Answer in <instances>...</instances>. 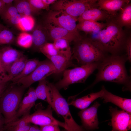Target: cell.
I'll return each instance as SVG.
<instances>
[{
  "mask_svg": "<svg viewBox=\"0 0 131 131\" xmlns=\"http://www.w3.org/2000/svg\"><path fill=\"white\" fill-rule=\"evenodd\" d=\"M127 60L126 56L112 55L107 56L100 62L95 80L90 87L104 81L122 84L124 86V90L130 91L131 79L125 66Z\"/></svg>",
  "mask_w": 131,
  "mask_h": 131,
  "instance_id": "1",
  "label": "cell"
},
{
  "mask_svg": "<svg viewBox=\"0 0 131 131\" xmlns=\"http://www.w3.org/2000/svg\"><path fill=\"white\" fill-rule=\"evenodd\" d=\"M106 25L99 33L97 40L102 50L112 55H119L124 49L127 39L125 33L115 18L106 22Z\"/></svg>",
  "mask_w": 131,
  "mask_h": 131,
  "instance_id": "2",
  "label": "cell"
},
{
  "mask_svg": "<svg viewBox=\"0 0 131 131\" xmlns=\"http://www.w3.org/2000/svg\"><path fill=\"white\" fill-rule=\"evenodd\" d=\"M97 40L81 36L74 41L72 59L81 66L102 61L107 56Z\"/></svg>",
  "mask_w": 131,
  "mask_h": 131,
  "instance_id": "3",
  "label": "cell"
},
{
  "mask_svg": "<svg viewBox=\"0 0 131 131\" xmlns=\"http://www.w3.org/2000/svg\"><path fill=\"white\" fill-rule=\"evenodd\" d=\"M12 84L0 96V110L6 124L17 120L16 113L25 88L22 85Z\"/></svg>",
  "mask_w": 131,
  "mask_h": 131,
  "instance_id": "4",
  "label": "cell"
},
{
  "mask_svg": "<svg viewBox=\"0 0 131 131\" xmlns=\"http://www.w3.org/2000/svg\"><path fill=\"white\" fill-rule=\"evenodd\" d=\"M52 101V108L63 118L68 131H86L83 127L78 124L70 113L68 103L59 93L55 85L48 82Z\"/></svg>",
  "mask_w": 131,
  "mask_h": 131,
  "instance_id": "5",
  "label": "cell"
},
{
  "mask_svg": "<svg viewBox=\"0 0 131 131\" xmlns=\"http://www.w3.org/2000/svg\"><path fill=\"white\" fill-rule=\"evenodd\" d=\"M100 62L81 66L64 71L62 79L55 85L58 90L66 89L73 83H83L88 77L97 69Z\"/></svg>",
  "mask_w": 131,
  "mask_h": 131,
  "instance_id": "6",
  "label": "cell"
},
{
  "mask_svg": "<svg viewBox=\"0 0 131 131\" xmlns=\"http://www.w3.org/2000/svg\"><path fill=\"white\" fill-rule=\"evenodd\" d=\"M97 0H57L51 6L52 10L64 12L77 18L86 11L98 8Z\"/></svg>",
  "mask_w": 131,
  "mask_h": 131,
  "instance_id": "7",
  "label": "cell"
},
{
  "mask_svg": "<svg viewBox=\"0 0 131 131\" xmlns=\"http://www.w3.org/2000/svg\"><path fill=\"white\" fill-rule=\"evenodd\" d=\"M55 69L49 60L40 61L34 70L28 76L23 77L13 84H20L25 88L29 87L34 83L46 78L49 75L55 73Z\"/></svg>",
  "mask_w": 131,
  "mask_h": 131,
  "instance_id": "8",
  "label": "cell"
},
{
  "mask_svg": "<svg viewBox=\"0 0 131 131\" xmlns=\"http://www.w3.org/2000/svg\"><path fill=\"white\" fill-rule=\"evenodd\" d=\"M51 108L49 106L45 109L38 108L32 114L23 117L28 123H32L40 126L49 125H57L63 128L66 131H68L64 123L57 120L53 117Z\"/></svg>",
  "mask_w": 131,
  "mask_h": 131,
  "instance_id": "9",
  "label": "cell"
},
{
  "mask_svg": "<svg viewBox=\"0 0 131 131\" xmlns=\"http://www.w3.org/2000/svg\"><path fill=\"white\" fill-rule=\"evenodd\" d=\"M77 18L62 11L52 10L47 15L45 23L51 24L73 32L79 33L77 28Z\"/></svg>",
  "mask_w": 131,
  "mask_h": 131,
  "instance_id": "10",
  "label": "cell"
},
{
  "mask_svg": "<svg viewBox=\"0 0 131 131\" xmlns=\"http://www.w3.org/2000/svg\"><path fill=\"white\" fill-rule=\"evenodd\" d=\"M109 110L111 118L109 124L112 127L111 131H128L131 129V114L117 107L111 106Z\"/></svg>",
  "mask_w": 131,
  "mask_h": 131,
  "instance_id": "11",
  "label": "cell"
},
{
  "mask_svg": "<svg viewBox=\"0 0 131 131\" xmlns=\"http://www.w3.org/2000/svg\"><path fill=\"white\" fill-rule=\"evenodd\" d=\"M100 104L96 101L90 107L82 110L78 113L82 126L86 131H92L98 128V110Z\"/></svg>",
  "mask_w": 131,
  "mask_h": 131,
  "instance_id": "12",
  "label": "cell"
},
{
  "mask_svg": "<svg viewBox=\"0 0 131 131\" xmlns=\"http://www.w3.org/2000/svg\"><path fill=\"white\" fill-rule=\"evenodd\" d=\"M44 26L47 30L49 38L54 41L62 39L70 42L74 41L81 36L79 33L73 32L51 24L45 23Z\"/></svg>",
  "mask_w": 131,
  "mask_h": 131,
  "instance_id": "13",
  "label": "cell"
},
{
  "mask_svg": "<svg viewBox=\"0 0 131 131\" xmlns=\"http://www.w3.org/2000/svg\"><path fill=\"white\" fill-rule=\"evenodd\" d=\"M0 51L1 62L6 73H8L11 65L24 55L22 52L10 46L3 47Z\"/></svg>",
  "mask_w": 131,
  "mask_h": 131,
  "instance_id": "14",
  "label": "cell"
},
{
  "mask_svg": "<svg viewBox=\"0 0 131 131\" xmlns=\"http://www.w3.org/2000/svg\"><path fill=\"white\" fill-rule=\"evenodd\" d=\"M37 99L35 89L32 87H30L27 95L23 98L19 105L16 115L17 120L20 117L29 115L31 109Z\"/></svg>",
  "mask_w": 131,
  "mask_h": 131,
  "instance_id": "15",
  "label": "cell"
},
{
  "mask_svg": "<svg viewBox=\"0 0 131 131\" xmlns=\"http://www.w3.org/2000/svg\"><path fill=\"white\" fill-rule=\"evenodd\" d=\"M104 91L101 98L104 103L110 102L116 105L123 110L131 114V99L115 95L107 90L104 86L102 87Z\"/></svg>",
  "mask_w": 131,
  "mask_h": 131,
  "instance_id": "16",
  "label": "cell"
},
{
  "mask_svg": "<svg viewBox=\"0 0 131 131\" xmlns=\"http://www.w3.org/2000/svg\"><path fill=\"white\" fill-rule=\"evenodd\" d=\"M114 18L106 11L96 8L86 11L77 18V20L79 22L83 20L94 22L104 21H107Z\"/></svg>",
  "mask_w": 131,
  "mask_h": 131,
  "instance_id": "17",
  "label": "cell"
},
{
  "mask_svg": "<svg viewBox=\"0 0 131 131\" xmlns=\"http://www.w3.org/2000/svg\"><path fill=\"white\" fill-rule=\"evenodd\" d=\"M129 0H99L98 2L99 8L104 10L113 17L117 16V12L126 4L130 2Z\"/></svg>",
  "mask_w": 131,
  "mask_h": 131,
  "instance_id": "18",
  "label": "cell"
},
{
  "mask_svg": "<svg viewBox=\"0 0 131 131\" xmlns=\"http://www.w3.org/2000/svg\"><path fill=\"white\" fill-rule=\"evenodd\" d=\"M33 39V46L36 50L40 49L47 42L49 38L47 30L44 25L41 24L36 25L33 28L31 34Z\"/></svg>",
  "mask_w": 131,
  "mask_h": 131,
  "instance_id": "19",
  "label": "cell"
},
{
  "mask_svg": "<svg viewBox=\"0 0 131 131\" xmlns=\"http://www.w3.org/2000/svg\"><path fill=\"white\" fill-rule=\"evenodd\" d=\"M104 93L103 88L100 91L95 93H92L84 96L74 100L68 103L81 110L87 108L95 100L101 98Z\"/></svg>",
  "mask_w": 131,
  "mask_h": 131,
  "instance_id": "20",
  "label": "cell"
},
{
  "mask_svg": "<svg viewBox=\"0 0 131 131\" xmlns=\"http://www.w3.org/2000/svg\"><path fill=\"white\" fill-rule=\"evenodd\" d=\"M106 23H100L88 20H83L79 22L77 25V28L86 33H97L106 25Z\"/></svg>",
  "mask_w": 131,
  "mask_h": 131,
  "instance_id": "21",
  "label": "cell"
},
{
  "mask_svg": "<svg viewBox=\"0 0 131 131\" xmlns=\"http://www.w3.org/2000/svg\"><path fill=\"white\" fill-rule=\"evenodd\" d=\"M48 58L53 65L55 68L56 74L64 71L70 66H75L72 62L71 58L59 54Z\"/></svg>",
  "mask_w": 131,
  "mask_h": 131,
  "instance_id": "22",
  "label": "cell"
},
{
  "mask_svg": "<svg viewBox=\"0 0 131 131\" xmlns=\"http://www.w3.org/2000/svg\"><path fill=\"white\" fill-rule=\"evenodd\" d=\"M38 86L35 89L37 99L47 102L52 108V101L49 88L47 85V81L46 78L39 81Z\"/></svg>",
  "mask_w": 131,
  "mask_h": 131,
  "instance_id": "23",
  "label": "cell"
},
{
  "mask_svg": "<svg viewBox=\"0 0 131 131\" xmlns=\"http://www.w3.org/2000/svg\"><path fill=\"white\" fill-rule=\"evenodd\" d=\"M115 20L121 27L128 28L131 26V4L129 3L125 5L119 11Z\"/></svg>",
  "mask_w": 131,
  "mask_h": 131,
  "instance_id": "24",
  "label": "cell"
},
{
  "mask_svg": "<svg viewBox=\"0 0 131 131\" xmlns=\"http://www.w3.org/2000/svg\"><path fill=\"white\" fill-rule=\"evenodd\" d=\"M14 2L18 13L23 16H30L40 13V10L34 7L28 0H14Z\"/></svg>",
  "mask_w": 131,
  "mask_h": 131,
  "instance_id": "25",
  "label": "cell"
},
{
  "mask_svg": "<svg viewBox=\"0 0 131 131\" xmlns=\"http://www.w3.org/2000/svg\"><path fill=\"white\" fill-rule=\"evenodd\" d=\"M28 59L26 56L23 55L11 65L7 75V78L8 81H11L22 72Z\"/></svg>",
  "mask_w": 131,
  "mask_h": 131,
  "instance_id": "26",
  "label": "cell"
},
{
  "mask_svg": "<svg viewBox=\"0 0 131 131\" xmlns=\"http://www.w3.org/2000/svg\"><path fill=\"white\" fill-rule=\"evenodd\" d=\"M69 43L66 40L60 39L54 41L53 43L59 54L72 59V53Z\"/></svg>",
  "mask_w": 131,
  "mask_h": 131,
  "instance_id": "27",
  "label": "cell"
},
{
  "mask_svg": "<svg viewBox=\"0 0 131 131\" xmlns=\"http://www.w3.org/2000/svg\"><path fill=\"white\" fill-rule=\"evenodd\" d=\"M3 128L7 131H29L31 125L27 123L24 117L21 119L6 124Z\"/></svg>",
  "mask_w": 131,
  "mask_h": 131,
  "instance_id": "28",
  "label": "cell"
},
{
  "mask_svg": "<svg viewBox=\"0 0 131 131\" xmlns=\"http://www.w3.org/2000/svg\"><path fill=\"white\" fill-rule=\"evenodd\" d=\"M39 62L36 59H28L22 72L12 80L13 83L30 74L36 67Z\"/></svg>",
  "mask_w": 131,
  "mask_h": 131,
  "instance_id": "29",
  "label": "cell"
},
{
  "mask_svg": "<svg viewBox=\"0 0 131 131\" xmlns=\"http://www.w3.org/2000/svg\"><path fill=\"white\" fill-rule=\"evenodd\" d=\"M17 44L25 48H30L33 45V39L32 34L26 32L20 33L16 40Z\"/></svg>",
  "mask_w": 131,
  "mask_h": 131,
  "instance_id": "30",
  "label": "cell"
},
{
  "mask_svg": "<svg viewBox=\"0 0 131 131\" xmlns=\"http://www.w3.org/2000/svg\"><path fill=\"white\" fill-rule=\"evenodd\" d=\"M15 40L13 33L6 28L0 31V45L12 43Z\"/></svg>",
  "mask_w": 131,
  "mask_h": 131,
  "instance_id": "31",
  "label": "cell"
},
{
  "mask_svg": "<svg viewBox=\"0 0 131 131\" xmlns=\"http://www.w3.org/2000/svg\"><path fill=\"white\" fill-rule=\"evenodd\" d=\"M18 13L14 5H5L0 14L1 18L6 22L12 16Z\"/></svg>",
  "mask_w": 131,
  "mask_h": 131,
  "instance_id": "32",
  "label": "cell"
},
{
  "mask_svg": "<svg viewBox=\"0 0 131 131\" xmlns=\"http://www.w3.org/2000/svg\"><path fill=\"white\" fill-rule=\"evenodd\" d=\"M39 51L47 58L59 54L53 43L48 42L43 45L40 49Z\"/></svg>",
  "mask_w": 131,
  "mask_h": 131,
  "instance_id": "33",
  "label": "cell"
},
{
  "mask_svg": "<svg viewBox=\"0 0 131 131\" xmlns=\"http://www.w3.org/2000/svg\"><path fill=\"white\" fill-rule=\"evenodd\" d=\"M29 2L35 8L41 10L42 9H49V6L45 4L42 0H28Z\"/></svg>",
  "mask_w": 131,
  "mask_h": 131,
  "instance_id": "34",
  "label": "cell"
},
{
  "mask_svg": "<svg viewBox=\"0 0 131 131\" xmlns=\"http://www.w3.org/2000/svg\"><path fill=\"white\" fill-rule=\"evenodd\" d=\"M23 16L18 13L10 17L6 22L10 24L16 25L19 24Z\"/></svg>",
  "mask_w": 131,
  "mask_h": 131,
  "instance_id": "35",
  "label": "cell"
},
{
  "mask_svg": "<svg viewBox=\"0 0 131 131\" xmlns=\"http://www.w3.org/2000/svg\"><path fill=\"white\" fill-rule=\"evenodd\" d=\"M124 49L126 50L127 60L130 62L131 61V38L130 36L126 41Z\"/></svg>",
  "mask_w": 131,
  "mask_h": 131,
  "instance_id": "36",
  "label": "cell"
},
{
  "mask_svg": "<svg viewBox=\"0 0 131 131\" xmlns=\"http://www.w3.org/2000/svg\"><path fill=\"white\" fill-rule=\"evenodd\" d=\"M5 73L1 62L0 57V74L3 77H6L7 76V75Z\"/></svg>",
  "mask_w": 131,
  "mask_h": 131,
  "instance_id": "37",
  "label": "cell"
},
{
  "mask_svg": "<svg viewBox=\"0 0 131 131\" xmlns=\"http://www.w3.org/2000/svg\"><path fill=\"white\" fill-rule=\"evenodd\" d=\"M8 82L0 83V97L6 89Z\"/></svg>",
  "mask_w": 131,
  "mask_h": 131,
  "instance_id": "38",
  "label": "cell"
},
{
  "mask_svg": "<svg viewBox=\"0 0 131 131\" xmlns=\"http://www.w3.org/2000/svg\"><path fill=\"white\" fill-rule=\"evenodd\" d=\"M1 113L0 110V131L3 129V125L4 124H5L4 118H2Z\"/></svg>",
  "mask_w": 131,
  "mask_h": 131,
  "instance_id": "39",
  "label": "cell"
},
{
  "mask_svg": "<svg viewBox=\"0 0 131 131\" xmlns=\"http://www.w3.org/2000/svg\"><path fill=\"white\" fill-rule=\"evenodd\" d=\"M29 131H41L39 128L36 125H31Z\"/></svg>",
  "mask_w": 131,
  "mask_h": 131,
  "instance_id": "40",
  "label": "cell"
},
{
  "mask_svg": "<svg viewBox=\"0 0 131 131\" xmlns=\"http://www.w3.org/2000/svg\"><path fill=\"white\" fill-rule=\"evenodd\" d=\"M42 0L45 4L49 6L50 4H53L57 1L56 0Z\"/></svg>",
  "mask_w": 131,
  "mask_h": 131,
  "instance_id": "41",
  "label": "cell"
},
{
  "mask_svg": "<svg viewBox=\"0 0 131 131\" xmlns=\"http://www.w3.org/2000/svg\"><path fill=\"white\" fill-rule=\"evenodd\" d=\"M5 4L2 0H0V14L4 8Z\"/></svg>",
  "mask_w": 131,
  "mask_h": 131,
  "instance_id": "42",
  "label": "cell"
},
{
  "mask_svg": "<svg viewBox=\"0 0 131 131\" xmlns=\"http://www.w3.org/2000/svg\"><path fill=\"white\" fill-rule=\"evenodd\" d=\"M7 77H4L0 75V83L3 82H8Z\"/></svg>",
  "mask_w": 131,
  "mask_h": 131,
  "instance_id": "43",
  "label": "cell"
},
{
  "mask_svg": "<svg viewBox=\"0 0 131 131\" xmlns=\"http://www.w3.org/2000/svg\"><path fill=\"white\" fill-rule=\"evenodd\" d=\"M3 1L5 5H9L12 4L14 0H2Z\"/></svg>",
  "mask_w": 131,
  "mask_h": 131,
  "instance_id": "44",
  "label": "cell"
},
{
  "mask_svg": "<svg viewBox=\"0 0 131 131\" xmlns=\"http://www.w3.org/2000/svg\"><path fill=\"white\" fill-rule=\"evenodd\" d=\"M6 28L3 25L0 23V31Z\"/></svg>",
  "mask_w": 131,
  "mask_h": 131,
  "instance_id": "45",
  "label": "cell"
},
{
  "mask_svg": "<svg viewBox=\"0 0 131 131\" xmlns=\"http://www.w3.org/2000/svg\"><path fill=\"white\" fill-rule=\"evenodd\" d=\"M60 131V130H58V131Z\"/></svg>",
  "mask_w": 131,
  "mask_h": 131,
  "instance_id": "46",
  "label": "cell"
},
{
  "mask_svg": "<svg viewBox=\"0 0 131 131\" xmlns=\"http://www.w3.org/2000/svg\"><path fill=\"white\" fill-rule=\"evenodd\" d=\"M3 130H1V131H3Z\"/></svg>",
  "mask_w": 131,
  "mask_h": 131,
  "instance_id": "47",
  "label": "cell"
}]
</instances>
